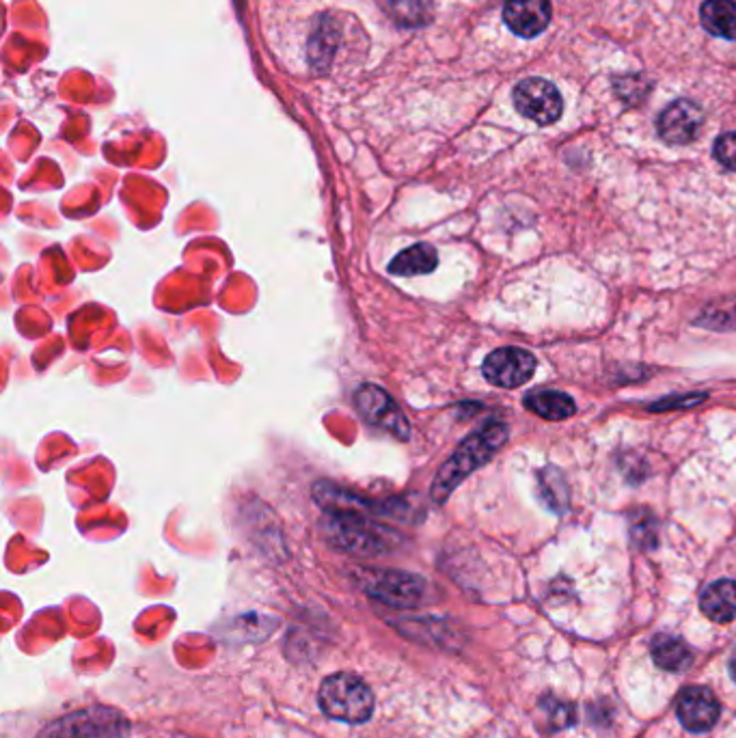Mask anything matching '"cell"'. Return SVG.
Listing matches in <instances>:
<instances>
[{
  "label": "cell",
  "instance_id": "5bb4252c",
  "mask_svg": "<svg viewBox=\"0 0 736 738\" xmlns=\"http://www.w3.org/2000/svg\"><path fill=\"white\" fill-rule=\"evenodd\" d=\"M700 20L711 35L736 40V0H704Z\"/></svg>",
  "mask_w": 736,
  "mask_h": 738
},
{
  "label": "cell",
  "instance_id": "8992f818",
  "mask_svg": "<svg viewBox=\"0 0 736 738\" xmlns=\"http://www.w3.org/2000/svg\"><path fill=\"white\" fill-rule=\"evenodd\" d=\"M514 106L523 117L540 126H549L553 122H557L564 108L561 95L555 89V85L543 78H527L521 85H516Z\"/></svg>",
  "mask_w": 736,
  "mask_h": 738
},
{
  "label": "cell",
  "instance_id": "5b68a950",
  "mask_svg": "<svg viewBox=\"0 0 736 738\" xmlns=\"http://www.w3.org/2000/svg\"><path fill=\"white\" fill-rule=\"evenodd\" d=\"M355 407L357 413L368 421L369 425H376L398 439H409L411 425L409 419L398 407V402L378 384H361L355 393Z\"/></svg>",
  "mask_w": 736,
  "mask_h": 738
},
{
  "label": "cell",
  "instance_id": "ffe728a7",
  "mask_svg": "<svg viewBox=\"0 0 736 738\" xmlns=\"http://www.w3.org/2000/svg\"><path fill=\"white\" fill-rule=\"evenodd\" d=\"M713 151H715L717 162H722L730 171H736V133L719 137L715 147H713Z\"/></svg>",
  "mask_w": 736,
  "mask_h": 738
},
{
  "label": "cell",
  "instance_id": "7c38bea8",
  "mask_svg": "<svg viewBox=\"0 0 736 738\" xmlns=\"http://www.w3.org/2000/svg\"><path fill=\"white\" fill-rule=\"evenodd\" d=\"M700 609L713 622H733L736 618V581L722 579L711 583L700 597Z\"/></svg>",
  "mask_w": 736,
  "mask_h": 738
},
{
  "label": "cell",
  "instance_id": "d6986e66",
  "mask_svg": "<svg viewBox=\"0 0 736 738\" xmlns=\"http://www.w3.org/2000/svg\"><path fill=\"white\" fill-rule=\"evenodd\" d=\"M656 531H659V527H656V520H654V516H652L650 512H638V514L633 516L631 536H633V540H635L640 547H644V549L654 547V542H656Z\"/></svg>",
  "mask_w": 736,
  "mask_h": 738
},
{
  "label": "cell",
  "instance_id": "7a4b0ae2",
  "mask_svg": "<svg viewBox=\"0 0 736 738\" xmlns=\"http://www.w3.org/2000/svg\"><path fill=\"white\" fill-rule=\"evenodd\" d=\"M507 441V425L500 421H491L477 432H473L469 439L462 441L461 447L454 452V456L445 462L434 482H432V499L443 504L475 468L484 466L491 461Z\"/></svg>",
  "mask_w": 736,
  "mask_h": 738
},
{
  "label": "cell",
  "instance_id": "3957f363",
  "mask_svg": "<svg viewBox=\"0 0 736 738\" xmlns=\"http://www.w3.org/2000/svg\"><path fill=\"white\" fill-rule=\"evenodd\" d=\"M324 715L346 724H366L374 715V693L364 678L339 672L328 676L318 693Z\"/></svg>",
  "mask_w": 736,
  "mask_h": 738
},
{
  "label": "cell",
  "instance_id": "e0dca14e",
  "mask_svg": "<svg viewBox=\"0 0 736 738\" xmlns=\"http://www.w3.org/2000/svg\"><path fill=\"white\" fill-rule=\"evenodd\" d=\"M697 323L713 330H733L736 328V301L711 305Z\"/></svg>",
  "mask_w": 736,
  "mask_h": 738
},
{
  "label": "cell",
  "instance_id": "8fae6325",
  "mask_svg": "<svg viewBox=\"0 0 736 738\" xmlns=\"http://www.w3.org/2000/svg\"><path fill=\"white\" fill-rule=\"evenodd\" d=\"M504 20L516 35L536 38L551 22V2L549 0H507Z\"/></svg>",
  "mask_w": 736,
  "mask_h": 738
},
{
  "label": "cell",
  "instance_id": "44dd1931",
  "mask_svg": "<svg viewBox=\"0 0 736 738\" xmlns=\"http://www.w3.org/2000/svg\"><path fill=\"white\" fill-rule=\"evenodd\" d=\"M730 672H733V678L736 681V650L735 654H733V661H730Z\"/></svg>",
  "mask_w": 736,
  "mask_h": 738
},
{
  "label": "cell",
  "instance_id": "2e32d148",
  "mask_svg": "<svg viewBox=\"0 0 736 738\" xmlns=\"http://www.w3.org/2000/svg\"><path fill=\"white\" fill-rule=\"evenodd\" d=\"M650 650L654 663L665 672H685L693 663L690 646L672 635H656Z\"/></svg>",
  "mask_w": 736,
  "mask_h": 738
},
{
  "label": "cell",
  "instance_id": "6da1fadb",
  "mask_svg": "<svg viewBox=\"0 0 736 738\" xmlns=\"http://www.w3.org/2000/svg\"><path fill=\"white\" fill-rule=\"evenodd\" d=\"M323 529L330 547L357 557L389 554L400 545L398 531L364 512H324Z\"/></svg>",
  "mask_w": 736,
  "mask_h": 738
},
{
  "label": "cell",
  "instance_id": "9a60e30c",
  "mask_svg": "<svg viewBox=\"0 0 736 738\" xmlns=\"http://www.w3.org/2000/svg\"><path fill=\"white\" fill-rule=\"evenodd\" d=\"M525 407L543 419L549 421H561L577 413V404L570 396L561 391H549V389H536L525 396Z\"/></svg>",
  "mask_w": 736,
  "mask_h": 738
},
{
  "label": "cell",
  "instance_id": "52a82bcc",
  "mask_svg": "<svg viewBox=\"0 0 736 738\" xmlns=\"http://www.w3.org/2000/svg\"><path fill=\"white\" fill-rule=\"evenodd\" d=\"M536 369V357L523 348H500L491 352L482 366L488 382L502 389H516L525 384Z\"/></svg>",
  "mask_w": 736,
  "mask_h": 738
},
{
  "label": "cell",
  "instance_id": "4fadbf2b",
  "mask_svg": "<svg viewBox=\"0 0 736 738\" xmlns=\"http://www.w3.org/2000/svg\"><path fill=\"white\" fill-rule=\"evenodd\" d=\"M437 264H439L437 249L421 242V244H414V246L404 249L402 253H398L389 264V273L398 277H417V275L432 273Z\"/></svg>",
  "mask_w": 736,
  "mask_h": 738
},
{
  "label": "cell",
  "instance_id": "ba28073f",
  "mask_svg": "<svg viewBox=\"0 0 736 738\" xmlns=\"http://www.w3.org/2000/svg\"><path fill=\"white\" fill-rule=\"evenodd\" d=\"M124 721L113 710H85L56 721L50 738H122Z\"/></svg>",
  "mask_w": 736,
  "mask_h": 738
},
{
  "label": "cell",
  "instance_id": "9c48e42d",
  "mask_svg": "<svg viewBox=\"0 0 736 738\" xmlns=\"http://www.w3.org/2000/svg\"><path fill=\"white\" fill-rule=\"evenodd\" d=\"M676 713L690 732H708L719 719V702L715 693L704 687H690L681 693Z\"/></svg>",
  "mask_w": 736,
  "mask_h": 738
},
{
  "label": "cell",
  "instance_id": "277c9868",
  "mask_svg": "<svg viewBox=\"0 0 736 738\" xmlns=\"http://www.w3.org/2000/svg\"><path fill=\"white\" fill-rule=\"evenodd\" d=\"M361 586L368 597L396 609H413L425 594V581L421 577L387 568L364 570Z\"/></svg>",
  "mask_w": 736,
  "mask_h": 738
},
{
  "label": "cell",
  "instance_id": "ac0fdd59",
  "mask_svg": "<svg viewBox=\"0 0 736 738\" xmlns=\"http://www.w3.org/2000/svg\"><path fill=\"white\" fill-rule=\"evenodd\" d=\"M540 491L545 495V502L553 506V509L566 508V486L555 468H547L540 473Z\"/></svg>",
  "mask_w": 736,
  "mask_h": 738
},
{
  "label": "cell",
  "instance_id": "30bf717a",
  "mask_svg": "<svg viewBox=\"0 0 736 738\" xmlns=\"http://www.w3.org/2000/svg\"><path fill=\"white\" fill-rule=\"evenodd\" d=\"M704 122L702 108L690 99H679L670 104L659 117V135L670 145H687L697 137Z\"/></svg>",
  "mask_w": 736,
  "mask_h": 738
}]
</instances>
